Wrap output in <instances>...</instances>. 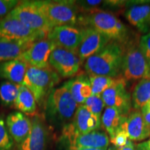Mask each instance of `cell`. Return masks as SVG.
Instances as JSON below:
<instances>
[{"mask_svg":"<svg viewBox=\"0 0 150 150\" xmlns=\"http://www.w3.org/2000/svg\"><path fill=\"white\" fill-rule=\"evenodd\" d=\"M125 44L111 40L102 50L89 57L84 63L86 72L91 76L116 78L122 72Z\"/></svg>","mask_w":150,"mask_h":150,"instance_id":"1","label":"cell"},{"mask_svg":"<svg viewBox=\"0 0 150 150\" xmlns=\"http://www.w3.org/2000/svg\"><path fill=\"white\" fill-rule=\"evenodd\" d=\"M79 22L85 27L93 28L110 40L122 44L129 40V31L126 26L114 15L105 11L97 9L84 13L79 18Z\"/></svg>","mask_w":150,"mask_h":150,"instance_id":"2","label":"cell"},{"mask_svg":"<svg viewBox=\"0 0 150 150\" xmlns=\"http://www.w3.org/2000/svg\"><path fill=\"white\" fill-rule=\"evenodd\" d=\"M78 106L64 84L61 87L52 90L47 97L46 117L52 122L64 127L72 121Z\"/></svg>","mask_w":150,"mask_h":150,"instance_id":"3","label":"cell"},{"mask_svg":"<svg viewBox=\"0 0 150 150\" xmlns=\"http://www.w3.org/2000/svg\"><path fill=\"white\" fill-rule=\"evenodd\" d=\"M52 27L74 26L79 22V9L76 1H33Z\"/></svg>","mask_w":150,"mask_h":150,"instance_id":"4","label":"cell"},{"mask_svg":"<svg viewBox=\"0 0 150 150\" xmlns=\"http://www.w3.org/2000/svg\"><path fill=\"white\" fill-rule=\"evenodd\" d=\"M60 80V76L51 67L38 68L28 65L22 86L33 93L36 103L40 106Z\"/></svg>","mask_w":150,"mask_h":150,"instance_id":"5","label":"cell"},{"mask_svg":"<svg viewBox=\"0 0 150 150\" xmlns=\"http://www.w3.org/2000/svg\"><path fill=\"white\" fill-rule=\"evenodd\" d=\"M122 73L127 81L150 79V67L140 50L139 40H128L125 44Z\"/></svg>","mask_w":150,"mask_h":150,"instance_id":"6","label":"cell"},{"mask_svg":"<svg viewBox=\"0 0 150 150\" xmlns=\"http://www.w3.org/2000/svg\"><path fill=\"white\" fill-rule=\"evenodd\" d=\"M8 16L22 22L29 29L46 35L47 38L53 29L33 1H20Z\"/></svg>","mask_w":150,"mask_h":150,"instance_id":"7","label":"cell"},{"mask_svg":"<svg viewBox=\"0 0 150 150\" xmlns=\"http://www.w3.org/2000/svg\"><path fill=\"white\" fill-rule=\"evenodd\" d=\"M100 126V118L91 113L84 105H79L72 121L63 127L62 138L67 142L74 137L98 130Z\"/></svg>","mask_w":150,"mask_h":150,"instance_id":"8","label":"cell"},{"mask_svg":"<svg viewBox=\"0 0 150 150\" xmlns=\"http://www.w3.org/2000/svg\"><path fill=\"white\" fill-rule=\"evenodd\" d=\"M47 38L46 35L35 32L22 22L8 16L0 18V42L35 41Z\"/></svg>","mask_w":150,"mask_h":150,"instance_id":"9","label":"cell"},{"mask_svg":"<svg viewBox=\"0 0 150 150\" xmlns=\"http://www.w3.org/2000/svg\"><path fill=\"white\" fill-rule=\"evenodd\" d=\"M49 63L60 76L68 78L77 74L83 63L76 52L56 47L52 52Z\"/></svg>","mask_w":150,"mask_h":150,"instance_id":"10","label":"cell"},{"mask_svg":"<svg viewBox=\"0 0 150 150\" xmlns=\"http://www.w3.org/2000/svg\"><path fill=\"white\" fill-rule=\"evenodd\" d=\"M106 107H112L120 110L123 115L127 116L131 111V97L127 90L126 80L118 76L113 86L101 95Z\"/></svg>","mask_w":150,"mask_h":150,"instance_id":"11","label":"cell"},{"mask_svg":"<svg viewBox=\"0 0 150 150\" xmlns=\"http://www.w3.org/2000/svg\"><path fill=\"white\" fill-rule=\"evenodd\" d=\"M56 45L47 38L35 41L24 52L18 59L25 62L29 66L46 68L50 66L49 60Z\"/></svg>","mask_w":150,"mask_h":150,"instance_id":"12","label":"cell"},{"mask_svg":"<svg viewBox=\"0 0 150 150\" xmlns=\"http://www.w3.org/2000/svg\"><path fill=\"white\" fill-rule=\"evenodd\" d=\"M81 30V40L76 53L83 63L93 54L102 50L111 40L92 27H85Z\"/></svg>","mask_w":150,"mask_h":150,"instance_id":"13","label":"cell"},{"mask_svg":"<svg viewBox=\"0 0 150 150\" xmlns=\"http://www.w3.org/2000/svg\"><path fill=\"white\" fill-rule=\"evenodd\" d=\"M47 38L56 47L77 52L81 40V30L74 26H61L54 27Z\"/></svg>","mask_w":150,"mask_h":150,"instance_id":"14","label":"cell"},{"mask_svg":"<svg viewBox=\"0 0 150 150\" xmlns=\"http://www.w3.org/2000/svg\"><path fill=\"white\" fill-rule=\"evenodd\" d=\"M31 130L29 136L18 145V150H46L48 132L44 119L38 115L31 120Z\"/></svg>","mask_w":150,"mask_h":150,"instance_id":"15","label":"cell"},{"mask_svg":"<svg viewBox=\"0 0 150 150\" xmlns=\"http://www.w3.org/2000/svg\"><path fill=\"white\" fill-rule=\"evenodd\" d=\"M6 126L14 142L20 145L29 136L31 130V120L20 111L11 112L6 120Z\"/></svg>","mask_w":150,"mask_h":150,"instance_id":"16","label":"cell"},{"mask_svg":"<svg viewBox=\"0 0 150 150\" xmlns=\"http://www.w3.org/2000/svg\"><path fill=\"white\" fill-rule=\"evenodd\" d=\"M69 149L75 150L81 148H108L110 140L106 132L95 130L86 134L74 137L67 140Z\"/></svg>","mask_w":150,"mask_h":150,"instance_id":"17","label":"cell"},{"mask_svg":"<svg viewBox=\"0 0 150 150\" xmlns=\"http://www.w3.org/2000/svg\"><path fill=\"white\" fill-rule=\"evenodd\" d=\"M125 16L129 23L140 32L145 34L150 31L149 4L134 2L126 11Z\"/></svg>","mask_w":150,"mask_h":150,"instance_id":"18","label":"cell"},{"mask_svg":"<svg viewBox=\"0 0 150 150\" xmlns=\"http://www.w3.org/2000/svg\"><path fill=\"white\" fill-rule=\"evenodd\" d=\"M127 129L131 141L140 142L150 138V127L145 122L140 110L130 111L127 118Z\"/></svg>","mask_w":150,"mask_h":150,"instance_id":"19","label":"cell"},{"mask_svg":"<svg viewBox=\"0 0 150 150\" xmlns=\"http://www.w3.org/2000/svg\"><path fill=\"white\" fill-rule=\"evenodd\" d=\"M27 67V63L20 59L1 62L0 78L7 80V81L22 85Z\"/></svg>","mask_w":150,"mask_h":150,"instance_id":"20","label":"cell"},{"mask_svg":"<svg viewBox=\"0 0 150 150\" xmlns=\"http://www.w3.org/2000/svg\"><path fill=\"white\" fill-rule=\"evenodd\" d=\"M78 105H83L86 100L93 95L89 77L79 75L64 83Z\"/></svg>","mask_w":150,"mask_h":150,"instance_id":"21","label":"cell"},{"mask_svg":"<svg viewBox=\"0 0 150 150\" xmlns=\"http://www.w3.org/2000/svg\"><path fill=\"white\" fill-rule=\"evenodd\" d=\"M33 42V41L0 42V63L18 59Z\"/></svg>","mask_w":150,"mask_h":150,"instance_id":"22","label":"cell"},{"mask_svg":"<svg viewBox=\"0 0 150 150\" xmlns=\"http://www.w3.org/2000/svg\"><path fill=\"white\" fill-rule=\"evenodd\" d=\"M13 106L20 112L28 115H35L37 111V103L33 93L22 85L20 86Z\"/></svg>","mask_w":150,"mask_h":150,"instance_id":"23","label":"cell"},{"mask_svg":"<svg viewBox=\"0 0 150 150\" xmlns=\"http://www.w3.org/2000/svg\"><path fill=\"white\" fill-rule=\"evenodd\" d=\"M127 116L123 115L120 110L112 107L105 108L102 117V125L110 138L114 136L120 125Z\"/></svg>","mask_w":150,"mask_h":150,"instance_id":"24","label":"cell"},{"mask_svg":"<svg viewBox=\"0 0 150 150\" xmlns=\"http://www.w3.org/2000/svg\"><path fill=\"white\" fill-rule=\"evenodd\" d=\"M150 100V79L140 80L131 95V104L135 110H140Z\"/></svg>","mask_w":150,"mask_h":150,"instance_id":"25","label":"cell"},{"mask_svg":"<svg viewBox=\"0 0 150 150\" xmlns=\"http://www.w3.org/2000/svg\"><path fill=\"white\" fill-rule=\"evenodd\" d=\"M21 85L10 81H3L0 85V100L5 106H13L18 97Z\"/></svg>","mask_w":150,"mask_h":150,"instance_id":"26","label":"cell"},{"mask_svg":"<svg viewBox=\"0 0 150 150\" xmlns=\"http://www.w3.org/2000/svg\"><path fill=\"white\" fill-rule=\"evenodd\" d=\"M117 77L113 78L105 76H91L89 80L91 82L93 95L101 96L102 93L111 87L117 81Z\"/></svg>","mask_w":150,"mask_h":150,"instance_id":"27","label":"cell"},{"mask_svg":"<svg viewBox=\"0 0 150 150\" xmlns=\"http://www.w3.org/2000/svg\"><path fill=\"white\" fill-rule=\"evenodd\" d=\"M127 116L124 119L120 125L119 128L117 129L114 136L110 138V142L112 144V145L118 149L126 145V144L129 140L127 129Z\"/></svg>","mask_w":150,"mask_h":150,"instance_id":"28","label":"cell"},{"mask_svg":"<svg viewBox=\"0 0 150 150\" xmlns=\"http://www.w3.org/2000/svg\"><path fill=\"white\" fill-rule=\"evenodd\" d=\"M83 105L91 113L99 118H101L103 110L106 106L101 96L93 95L86 99Z\"/></svg>","mask_w":150,"mask_h":150,"instance_id":"29","label":"cell"},{"mask_svg":"<svg viewBox=\"0 0 150 150\" xmlns=\"http://www.w3.org/2000/svg\"><path fill=\"white\" fill-rule=\"evenodd\" d=\"M14 141L9 134L5 121L0 117V150H12Z\"/></svg>","mask_w":150,"mask_h":150,"instance_id":"30","label":"cell"},{"mask_svg":"<svg viewBox=\"0 0 150 150\" xmlns=\"http://www.w3.org/2000/svg\"><path fill=\"white\" fill-rule=\"evenodd\" d=\"M104 1L100 0H87V1H76L79 11L81 10L84 13L99 9V6L104 4Z\"/></svg>","mask_w":150,"mask_h":150,"instance_id":"31","label":"cell"},{"mask_svg":"<svg viewBox=\"0 0 150 150\" xmlns=\"http://www.w3.org/2000/svg\"><path fill=\"white\" fill-rule=\"evenodd\" d=\"M139 47L150 67V31L140 38Z\"/></svg>","mask_w":150,"mask_h":150,"instance_id":"32","label":"cell"},{"mask_svg":"<svg viewBox=\"0 0 150 150\" xmlns=\"http://www.w3.org/2000/svg\"><path fill=\"white\" fill-rule=\"evenodd\" d=\"M20 2L18 0H0V18L8 16Z\"/></svg>","mask_w":150,"mask_h":150,"instance_id":"33","label":"cell"},{"mask_svg":"<svg viewBox=\"0 0 150 150\" xmlns=\"http://www.w3.org/2000/svg\"><path fill=\"white\" fill-rule=\"evenodd\" d=\"M136 148L138 150H150V138L145 141L137 144Z\"/></svg>","mask_w":150,"mask_h":150,"instance_id":"34","label":"cell"},{"mask_svg":"<svg viewBox=\"0 0 150 150\" xmlns=\"http://www.w3.org/2000/svg\"><path fill=\"white\" fill-rule=\"evenodd\" d=\"M119 150H135V146L132 141L129 140L126 145L124 146L123 147L120 148Z\"/></svg>","mask_w":150,"mask_h":150,"instance_id":"35","label":"cell"},{"mask_svg":"<svg viewBox=\"0 0 150 150\" xmlns=\"http://www.w3.org/2000/svg\"><path fill=\"white\" fill-rule=\"evenodd\" d=\"M145 122L150 127V112H141Z\"/></svg>","mask_w":150,"mask_h":150,"instance_id":"36","label":"cell"},{"mask_svg":"<svg viewBox=\"0 0 150 150\" xmlns=\"http://www.w3.org/2000/svg\"><path fill=\"white\" fill-rule=\"evenodd\" d=\"M141 112H150V100L140 109Z\"/></svg>","mask_w":150,"mask_h":150,"instance_id":"37","label":"cell"},{"mask_svg":"<svg viewBox=\"0 0 150 150\" xmlns=\"http://www.w3.org/2000/svg\"><path fill=\"white\" fill-rule=\"evenodd\" d=\"M108 148H103V149H96V148H81L75 150H107Z\"/></svg>","mask_w":150,"mask_h":150,"instance_id":"38","label":"cell"},{"mask_svg":"<svg viewBox=\"0 0 150 150\" xmlns=\"http://www.w3.org/2000/svg\"><path fill=\"white\" fill-rule=\"evenodd\" d=\"M107 150H119V149H118V148H117V147H115V146L112 145V146H110V147H108Z\"/></svg>","mask_w":150,"mask_h":150,"instance_id":"39","label":"cell"}]
</instances>
